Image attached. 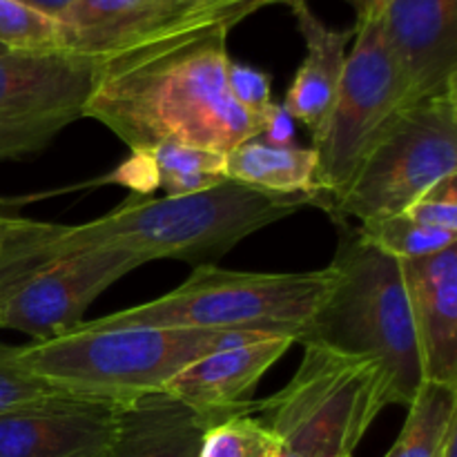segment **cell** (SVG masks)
I'll use <instances>...</instances> for the list:
<instances>
[{"instance_id": "obj_30", "label": "cell", "mask_w": 457, "mask_h": 457, "mask_svg": "<svg viewBox=\"0 0 457 457\" xmlns=\"http://www.w3.org/2000/svg\"><path fill=\"white\" fill-rule=\"evenodd\" d=\"M183 7H195V9H221V12H237L250 16L263 7L262 0H177Z\"/></svg>"}, {"instance_id": "obj_27", "label": "cell", "mask_w": 457, "mask_h": 457, "mask_svg": "<svg viewBox=\"0 0 457 457\" xmlns=\"http://www.w3.org/2000/svg\"><path fill=\"white\" fill-rule=\"evenodd\" d=\"M65 125L61 123H22L0 119V163L36 154L52 143Z\"/></svg>"}, {"instance_id": "obj_16", "label": "cell", "mask_w": 457, "mask_h": 457, "mask_svg": "<svg viewBox=\"0 0 457 457\" xmlns=\"http://www.w3.org/2000/svg\"><path fill=\"white\" fill-rule=\"evenodd\" d=\"M295 22L306 43V56L295 71L281 105L293 120H302L312 138H317L328 120L346 65L348 45L355 31L328 27L306 0H290Z\"/></svg>"}, {"instance_id": "obj_35", "label": "cell", "mask_w": 457, "mask_h": 457, "mask_svg": "<svg viewBox=\"0 0 457 457\" xmlns=\"http://www.w3.org/2000/svg\"><path fill=\"white\" fill-rule=\"evenodd\" d=\"M3 52H7V49H4V47H3V45H0V54H3Z\"/></svg>"}, {"instance_id": "obj_26", "label": "cell", "mask_w": 457, "mask_h": 457, "mask_svg": "<svg viewBox=\"0 0 457 457\" xmlns=\"http://www.w3.org/2000/svg\"><path fill=\"white\" fill-rule=\"evenodd\" d=\"M228 92L239 107L257 119H266L272 107V76L259 67L230 61L226 71Z\"/></svg>"}, {"instance_id": "obj_13", "label": "cell", "mask_w": 457, "mask_h": 457, "mask_svg": "<svg viewBox=\"0 0 457 457\" xmlns=\"http://www.w3.org/2000/svg\"><path fill=\"white\" fill-rule=\"evenodd\" d=\"M295 342L290 335H259L208 353L179 370L163 393L217 420L253 415V391L266 370L286 355Z\"/></svg>"}, {"instance_id": "obj_31", "label": "cell", "mask_w": 457, "mask_h": 457, "mask_svg": "<svg viewBox=\"0 0 457 457\" xmlns=\"http://www.w3.org/2000/svg\"><path fill=\"white\" fill-rule=\"evenodd\" d=\"M353 3L357 12V21L360 18H370V16H382V12L386 9L388 0H348Z\"/></svg>"}, {"instance_id": "obj_8", "label": "cell", "mask_w": 457, "mask_h": 457, "mask_svg": "<svg viewBox=\"0 0 457 457\" xmlns=\"http://www.w3.org/2000/svg\"><path fill=\"white\" fill-rule=\"evenodd\" d=\"M353 31L355 43L346 56L333 110L320 137L312 138L315 205L324 212L342 199L370 147L397 112L409 105L404 79L384 38L379 16L360 18Z\"/></svg>"}, {"instance_id": "obj_18", "label": "cell", "mask_w": 457, "mask_h": 457, "mask_svg": "<svg viewBox=\"0 0 457 457\" xmlns=\"http://www.w3.org/2000/svg\"><path fill=\"white\" fill-rule=\"evenodd\" d=\"M226 177L272 195H302L315 205L317 154L312 147L268 145L257 137L226 154Z\"/></svg>"}, {"instance_id": "obj_4", "label": "cell", "mask_w": 457, "mask_h": 457, "mask_svg": "<svg viewBox=\"0 0 457 457\" xmlns=\"http://www.w3.org/2000/svg\"><path fill=\"white\" fill-rule=\"evenodd\" d=\"M335 281L302 344H321L382 366L391 404L409 406L422 388L424 366L402 263L339 223Z\"/></svg>"}, {"instance_id": "obj_14", "label": "cell", "mask_w": 457, "mask_h": 457, "mask_svg": "<svg viewBox=\"0 0 457 457\" xmlns=\"http://www.w3.org/2000/svg\"><path fill=\"white\" fill-rule=\"evenodd\" d=\"M400 263L424 379L457 388V245Z\"/></svg>"}, {"instance_id": "obj_34", "label": "cell", "mask_w": 457, "mask_h": 457, "mask_svg": "<svg viewBox=\"0 0 457 457\" xmlns=\"http://www.w3.org/2000/svg\"><path fill=\"white\" fill-rule=\"evenodd\" d=\"M263 3V7H266V4H272V3H290V0H262Z\"/></svg>"}, {"instance_id": "obj_21", "label": "cell", "mask_w": 457, "mask_h": 457, "mask_svg": "<svg viewBox=\"0 0 457 457\" xmlns=\"http://www.w3.org/2000/svg\"><path fill=\"white\" fill-rule=\"evenodd\" d=\"M355 230L366 244L375 245L388 257H395L397 262L431 257L451 245H457V235L422 226L404 212L360 223Z\"/></svg>"}, {"instance_id": "obj_1", "label": "cell", "mask_w": 457, "mask_h": 457, "mask_svg": "<svg viewBox=\"0 0 457 457\" xmlns=\"http://www.w3.org/2000/svg\"><path fill=\"white\" fill-rule=\"evenodd\" d=\"M244 13L190 9L161 29L96 58L83 105L129 150L163 143L230 152L257 137L263 120L228 92V34Z\"/></svg>"}, {"instance_id": "obj_17", "label": "cell", "mask_w": 457, "mask_h": 457, "mask_svg": "<svg viewBox=\"0 0 457 457\" xmlns=\"http://www.w3.org/2000/svg\"><path fill=\"white\" fill-rule=\"evenodd\" d=\"M195 7L177 0H74L61 13L70 34V52L85 56H105Z\"/></svg>"}, {"instance_id": "obj_10", "label": "cell", "mask_w": 457, "mask_h": 457, "mask_svg": "<svg viewBox=\"0 0 457 457\" xmlns=\"http://www.w3.org/2000/svg\"><path fill=\"white\" fill-rule=\"evenodd\" d=\"M119 404L52 393L0 415V457H107Z\"/></svg>"}, {"instance_id": "obj_33", "label": "cell", "mask_w": 457, "mask_h": 457, "mask_svg": "<svg viewBox=\"0 0 457 457\" xmlns=\"http://www.w3.org/2000/svg\"><path fill=\"white\" fill-rule=\"evenodd\" d=\"M445 457H457V433L453 437L449 440V445H446L445 449Z\"/></svg>"}, {"instance_id": "obj_32", "label": "cell", "mask_w": 457, "mask_h": 457, "mask_svg": "<svg viewBox=\"0 0 457 457\" xmlns=\"http://www.w3.org/2000/svg\"><path fill=\"white\" fill-rule=\"evenodd\" d=\"M25 3L34 4L36 9H43V12L52 13V16H61L74 0H25Z\"/></svg>"}, {"instance_id": "obj_6", "label": "cell", "mask_w": 457, "mask_h": 457, "mask_svg": "<svg viewBox=\"0 0 457 457\" xmlns=\"http://www.w3.org/2000/svg\"><path fill=\"white\" fill-rule=\"evenodd\" d=\"M297 373L254 413L284 457H353L386 406L391 386L382 366L321 344H303Z\"/></svg>"}, {"instance_id": "obj_23", "label": "cell", "mask_w": 457, "mask_h": 457, "mask_svg": "<svg viewBox=\"0 0 457 457\" xmlns=\"http://www.w3.org/2000/svg\"><path fill=\"white\" fill-rule=\"evenodd\" d=\"M272 433L253 415H235L208 428L199 457H268Z\"/></svg>"}, {"instance_id": "obj_2", "label": "cell", "mask_w": 457, "mask_h": 457, "mask_svg": "<svg viewBox=\"0 0 457 457\" xmlns=\"http://www.w3.org/2000/svg\"><path fill=\"white\" fill-rule=\"evenodd\" d=\"M306 205L308 196L272 195L228 179L187 196L129 195L105 217L79 226L0 214V293L22 272L67 254L123 253L141 263H212L241 239Z\"/></svg>"}, {"instance_id": "obj_24", "label": "cell", "mask_w": 457, "mask_h": 457, "mask_svg": "<svg viewBox=\"0 0 457 457\" xmlns=\"http://www.w3.org/2000/svg\"><path fill=\"white\" fill-rule=\"evenodd\" d=\"M58 393L18 361V346L0 342V415Z\"/></svg>"}, {"instance_id": "obj_29", "label": "cell", "mask_w": 457, "mask_h": 457, "mask_svg": "<svg viewBox=\"0 0 457 457\" xmlns=\"http://www.w3.org/2000/svg\"><path fill=\"white\" fill-rule=\"evenodd\" d=\"M257 138L259 141L268 143V145H279V147L297 145V143H295V120L293 116L286 112L284 105L272 103L266 119H263V128L262 132L257 134Z\"/></svg>"}, {"instance_id": "obj_25", "label": "cell", "mask_w": 457, "mask_h": 457, "mask_svg": "<svg viewBox=\"0 0 457 457\" xmlns=\"http://www.w3.org/2000/svg\"><path fill=\"white\" fill-rule=\"evenodd\" d=\"M404 214L427 228L457 235V174H451L428 187L404 210Z\"/></svg>"}, {"instance_id": "obj_22", "label": "cell", "mask_w": 457, "mask_h": 457, "mask_svg": "<svg viewBox=\"0 0 457 457\" xmlns=\"http://www.w3.org/2000/svg\"><path fill=\"white\" fill-rule=\"evenodd\" d=\"M0 45L7 52H70V34L58 16L25 0H0Z\"/></svg>"}, {"instance_id": "obj_5", "label": "cell", "mask_w": 457, "mask_h": 457, "mask_svg": "<svg viewBox=\"0 0 457 457\" xmlns=\"http://www.w3.org/2000/svg\"><path fill=\"white\" fill-rule=\"evenodd\" d=\"M335 281L333 266L308 272H239L201 263L168 295L101 320L80 321L83 328H226L290 335L302 344Z\"/></svg>"}, {"instance_id": "obj_9", "label": "cell", "mask_w": 457, "mask_h": 457, "mask_svg": "<svg viewBox=\"0 0 457 457\" xmlns=\"http://www.w3.org/2000/svg\"><path fill=\"white\" fill-rule=\"evenodd\" d=\"M143 266L123 253H80L22 272L0 293V330H18L36 342L67 333L83 321L94 299Z\"/></svg>"}, {"instance_id": "obj_7", "label": "cell", "mask_w": 457, "mask_h": 457, "mask_svg": "<svg viewBox=\"0 0 457 457\" xmlns=\"http://www.w3.org/2000/svg\"><path fill=\"white\" fill-rule=\"evenodd\" d=\"M451 174H457V92L402 107L328 214L337 223L393 217Z\"/></svg>"}, {"instance_id": "obj_15", "label": "cell", "mask_w": 457, "mask_h": 457, "mask_svg": "<svg viewBox=\"0 0 457 457\" xmlns=\"http://www.w3.org/2000/svg\"><path fill=\"white\" fill-rule=\"evenodd\" d=\"M214 415L168 395L152 393L120 404L107 457H199Z\"/></svg>"}, {"instance_id": "obj_12", "label": "cell", "mask_w": 457, "mask_h": 457, "mask_svg": "<svg viewBox=\"0 0 457 457\" xmlns=\"http://www.w3.org/2000/svg\"><path fill=\"white\" fill-rule=\"evenodd\" d=\"M96 58L76 52L0 54V119L70 125L83 119Z\"/></svg>"}, {"instance_id": "obj_20", "label": "cell", "mask_w": 457, "mask_h": 457, "mask_svg": "<svg viewBox=\"0 0 457 457\" xmlns=\"http://www.w3.org/2000/svg\"><path fill=\"white\" fill-rule=\"evenodd\" d=\"M150 152L159 168L165 196L196 195L228 181L226 152L204 150L181 143H163L152 147Z\"/></svg>"}, {"instance_id": "obj_19", "label": "cell", "mask_w": 457, "mask_h": 457, "mask_svg": "<svg viewBox=\"0 0 457 457\" xmlns=\"http://www.w3.org/2000/svg\"><path fill=\"white\" fill-rule=\"evenodd\" d=\"M400 437L384 457H445V449L457 433V388L424 382Z\"/></svg>"}, {"instance_id": "obj_11", "label": "cell", "mask_w": 457, "mask_h": 457, "mask_svg": "<svg viewBox=\"0 0 457 457\" xmlns=\"http://www.w3.org/2000/svg\"><path fill=\"white\" fill-rule=\"evenodd\" d=\"M379 22L409 105L457 92V0H388Z\"/></svg>"}, {"instance_id": "obj_3", "label": "cell", "mask_w": 457, "mask_h": 457, "mask_svg": "<svg viewBox=\"0 0 457 457\" xmlns=\"http://www.w3.org/2000/svg\"><path fill=\"white\" fill-rule=\"evenodd\" d=\"M259 330L226 328H83L18 346V361L58 393L128 404L163 391L165 384L208 353L245 339Z\"/></svg>"}, {"instance_id": "obj_28", "label": "cell", "mask_w": 457, "mask_h": 457, "mask_svg": "<svg viewBox=\"0 0 457 457\" xmlns=\"http://www.w3.org/2000/svg\"><path fill=\"white\" fill-rule=\"evenodd\" d=\"M128 161L119 165L114 172L103 177L98 183H119L132 190V195H152L156 187H161L159 168L152 159L150 150H129Z\"/></svg>"}]
</instances>
